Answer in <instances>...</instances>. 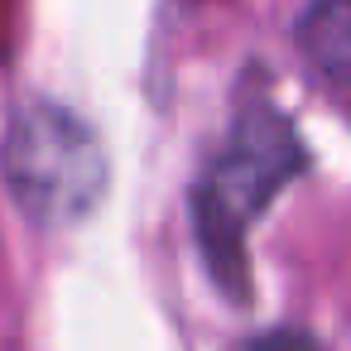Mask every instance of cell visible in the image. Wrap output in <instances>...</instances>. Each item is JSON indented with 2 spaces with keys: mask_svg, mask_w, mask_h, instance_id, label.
I'll use <instances>...</instances> for the list:
<instances>
[{
  "mask_svg": "<svg viewBox=\"0 0 351 351\" xmlns=\"http://www.w3.org/2000/svg\"><path fill=\"white\" fill-rule=\"evenodd\" d=\"M250 351H322V341L313 332H303V327H274V332L255 337Z\"/></svg>",
  "mask_w": 351,
  "mask_h": 351,
  "instance_id": "obj_4",
  "label": "cell"
},
{
  "mask_svg": "<svg viewBox=\"0 0 351 351\" xmlns=\"http://www.w3.org/2000/svg\"><path fill=\"white\" fill-rule=\"evenodd\" d=\"M293 44H298L303 63L313 68V77L337 92L346 82V68H351V15H346V0H308L298 25H293Z\"/></svg>",
  "mask_w": 351,
  "mask_h": 351,
  "instance_id": "obj_3",
  "label": "cell"
},
{
  "mask_svg": "<svg viewBox=\"0 0 351 351\" xmlns=\"http://www.w3.org/2000/svg\"><path fill=\"white\" fill-rule=\"evenodd\" d=\"M0 169L15 207L34 226L82 221L111 183L101 135L53 97H34L10 116L0 135Z\"/></svg>",
  "mask_w": 351,
  "mask_h": 351,
  "instance_id": "obj_1",
  "label": "cell"
},
{
  "mask_svg": "<svg viewBox=\"0 0 351 351\" xmlns=\"http://www.w3.org/2000/svg\"><path fill=\"white\" fill-rule=\"evenodd\" d=\"M298 164H303V149H298L293 125L279 111H250L231 125L207 183L193 193L197 245L226 293H236L245 274V255H241L245 226L298 173Z\"/></svg>",
  "mask_w": 351,
  "mask_h": 351,
  "instance_id": "obj_2",
  "label": "cell"
}]
</instances>
